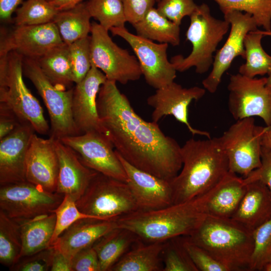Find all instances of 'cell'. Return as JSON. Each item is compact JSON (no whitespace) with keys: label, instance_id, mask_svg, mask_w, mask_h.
I'll use <instances>...</instances> for the list:
<instances>
[{"label":"cell","instance_id":"cell-1","mask_svg":"<svg viewBox=\"0 0 271 271\" xmlns=\"http://www.w3.org/2000/svg\"><path fill=\"white\" fill-rule=\"evenodd\" d=\"M97 108L106 135L125 160L164 179L177 176L182 166L181 147L165 134L157 122L138 114L116 82L107 80L101 85Z\"/></svg>","mask_w":271,"mask_h":271},{"label":"cell","instance_id":"cell-2","mask_svg":"<svg viewBox=\"0 0 271 271\" xmlns=\"http://www.w3.org/2000/svg\"><path fill=\"white\" fill-rule=\"evenodd\" d=\"M213 188L184 202L157 210H137L121 216L115 220L117 227L131 231L140 240L147 243L189 236L207 216L206 204Z\"/></svg>","mask_w":271,"mask_h":271},{"label":"cell","instance_id":"cell-3","mask_svg":"<svg viewBox=\"0 0 271 271\" xmlns=\"http://www.w3.org/2000/svg\"><path fill=\"white\" fill-rule=\"evenodd\" d=\"M182 168L171 180L173 204L191 200L215 187L229 172L219 137L187 140L181 147Z\"/></svg>","mask_w":271,"mask_h":271},{"label":"cell","instance_id":"cell-4","mask_svg":"<svg viewBox=\"0 0 271 271\" xmlns=\"http://www.w3.org/2000/svg\"><path fill=\"white\" fill-rule=\"evenodd\" d=\"M187 236L228 271L249 270L253 248L252 231L232 218L207 215L199 227Z\"/></svg>","mask_w":271,"mask_h":271},{"label":"cell","instance_id":"cell-5","mask_svg":"<svg viewBox=\"0 0 271 271\" xmlns=\"http://www.w3.org/2000/svg\"><path fill=\"white\" fill-rule=\"evenodd\" d=\"M189 17L190 23L186 37L192 44V51L185 57L182 55L173 57L171 62L177 71L182 72L194 67L196 72L201 74L212 66L213 54L230 30V24L225 19L212 16L206 4L198 5Z\"/></svg>","mask_w":271,"mask_h":271},{"label":"cell","instance_id":"cell-6","mask_svg":"<svg viewBox=\"0 0 271 271\" xmlns=\"http://www.w3.org/2000/svg\"><path fill=\"white\" fill-rule=\"evenodd\" d=\"M23 57L15 51L0 56V105L12 110L35 131L50 132L39 101L27 87L23 77Z\"/></svg>","mask_w":271,"mask_h":271},{"label":"cell","instance_id":"cell-7","mask_svg":"<svg viewBox=\"0 0 271 271\" xmlns=\"http://www.w3.org/2000/svg\"><path fill=\"white\" fill-rule=\"evenodd\" d=\"M75 202L82 212L100 220H115L139 210L127 183L98 172Z\"/></svg>","mask_w":271,"mask_h":271},{"label":"cell","instance_id":"cell-8","mask_svg":"<svg viewBox=\"0 0 271 271\" xmlns=\"http://www.w3.org/2000/svg\"><path fill=\"white\" fill-rule=\"evenodd\" d=\"M24 58V73L35 86L49 115V137L60 140L79 134L72 112L73 87L67 90L57 88L42 72L36 59Z\"/></svg>","mask_w":271,"mask_h":271},{"label":"cell","instance_id":"cell-9","mask_svg":"<svg viewBox=\"0 0 271 271\" xmlns=\"http://www.w3.org/2000/svg\"><path fill=\"white\" fill-rule=\"evenodd\" d=\"M90 34L91 65L101 71L107 80L125 84L140 79L143 75L137 58L116 45L108 31L93 22Z\"/></svg>","mask_w":271,"mask_h":271},{"label":"cell","instance_id":"cell-10","mask_svg":"<svg viewBox=\"0 0 271 271\" xmlns=\"http://www.w3.org/2000/svg\"><path fill=\"white\" fill-rule=\"evenodd\" d=\"M262 129L253 117L245 118L236 120L219 137L230 172L245 178L261 166Z\"/></svg>","mask_w":271,"mask_h":271},{"label":"cell","instance_id":"cell-11","mask_svg":"<svg viewBox=\"0 0 271 271\" xmlns=\"http://www.w3.org/2000/svg\"><path fill=\"white\" fill-rule=\"evenodd\" d=\"M64 196L27 181L1 185L0 209L14 219L32 218L53 212Z\"/></svg>","mask_w":271,"mask_h":271},{"label":"cell","instance_id":"cell-12","mask_svg":"<svg viewBox=\"0 0 271 271\" xmlns=\"http://www.w3.org/2000/svg\"><path fill=\"white\" fill-rule=\"evenodd\" d=\"M266 81V77L251 78L239 73L231 75L228 105L236 120L258 116L266 125L271 124V88Z\"/></svg>","mask_w":271,"mask_h":271},{"label":"cell","instance_id":"cell-13","mask_svg":"<svg viewBox=\"0 0 271 271\" xmlns=\"http://www.w3.org/2000/svg\"><path fill=\"white\" fill-rule=\"evenodd\" d=\"M109 31L113 36L124 40L132 48L148 84L157 89L174 81L177 71L168 58L169 44L155 43L131 33L125 27L112 28Z\"/></svg>","mask_w":271,"mask_h":271},{"label":"cell","instance_id":"cell-14","mask_svg":"<svg viewBox=\"0 0 271 271\" xmlns=\"http://www.w3.org/2000/svg\"><path fill=\"white\" fill-rule=\"evenodd\" d=\"M72 149L88 168L108 177L127 182L124 167L114 146L103 133L90 131L60 140Z\"/></svg>","mask_w":271,"mask_h":271},{"label":"cell","instance_id":"cell-15","mask_svg":"<svg viewBox=\"0 0 271 271\" xmlns=\"http://www.w3.org/2000/svg\"><path fill=\"white\" fill-rule=\"evenodd\" d=\"M223 15L230 24L229 34L224 44L216 52L212 70L202 82L203 88L211 93L217 91L224 73L233 60L238 56L245 59V37L250 32L258 29L254 19L249 14L233 10Z\"/></svg>","mask_w":271,"mask_h":271},{"label":"cell","instance_id":"cell-16","mask_svg":"<svg viewBox=\"0 0 271 271\" xmlns=\"http://www.w3.org/2000/svg\"><path fill=\"white\" fill-rule=\"evenodd\" d=\"M1 32L0 56L15 51L24 58L38 59L64 43L53 22L38 25L16 26L9 32Z\"/></svg>","mask_w":271,"mask_h":271},{"label":"cell","instance_id":"cell-17","mask_svg":"<svg viewBox=\"0 0 271 271\" xmlns=\"http://www.w3.org/2000/svg\"><path fill=\"white\" fill-rule=\"evenodd\" d=\"M205 92L204 88H184L175 81L156 89L147 100V104L153 108L152 121L158 122L164 116L172 115L185 124L193 136L199 134L211 138L209 132L194 128L188 118L189 105L192 101L202 98Z\"/></svg>","mask_w":271,"mask_h":271},{"label":"cell","instance_id":"cell-18","mask_svg":"<svg viewBox=\"0 0 271 271\" xmlns=\"http://www.w3.org/2000/svg\"><path fill=\"white\" fill-rule=\"evenodd\" d=\"M106 80L104 73L91 65L86 76L73 87L72 112L79 134L90 131L105 134L98 114L97 98Z\"/></svg>","mask_w":271,"mask_h":271},{"label":"cell","instance_id":"cell-19","mask_svg":"<svg viewBox=\"0 0 271 271\" xmlns=\"http://www.w3.org/2000/svg\"><path fill=\"white\" fill-rule=\"evenodd\" d=\"M116 153L125 170L127 178L126 183L138 210H157L173 204L171 180L138 169L125 160L117 151Z\"/></svg>","mask_w":271,"mask_h":271},{"label":"cell","instance_id":"cell-20","mask_svg":"<svg viewBox=\"0 0 271 271\" xmlns=\"http://www.w3.org/2000/svg\"><path fill=\"white\" fill-rule=\"evenodd\" d=\"M58 173L59 159L55 139H43L34 133L26 156V181L54 193L57 190Z\"/></svg>","mask_w":271,"mask_h":271},{"label":"cell","instance_id":"cell-21","mask_svg":"<svg viewBox=\"0 0 271 271\" xmlns=\"http://www.w3.org/2000/svg\"><path fill=\"white\" fill-rule=\"evenodd\" d=\"M35 130L29 123H23L0 140V184L26 181V159Z\"/></svg>","mask_w":271,"mask_h":271},{"label":"cell","instance_id":"cell-22","mask_svg":"<svg viewBox=\"0 0 271 271\" xmlns=\"http://www.w3.org/2000/svg\"><path fill=\"white\" fill-rule=\"evenodd\" d=\"M55 145L59 159L56 192L76 202L97 172L85 165L77 153L60 140H55Z\"/></svg>","mask_w":271,"mask_h":271},{"label":"cell","instance_id":"cell-23","mask_svg":"<svg viewBox=\"0 0 271 271\" xmlns=\"http://www.w3.org/2000/svg\"><path fill=\"white\" fill-rule=\"evenodd\" d=\"M116 219L78 220L60 235L53 247L72 260L77 252L92 246L99 239L116 228Z\"/></svg>","mask_w":271,"mask_h":271},{"label":"cell","instance_id":"cell-24","mask_svg":"<svg viewBox=\"0 0 271 271\" xmlns=\"http://www.w3.org/2000/svg\"><path fill=\"white\" fill-rule=\"evenodd\" d=\"M246 184L245 193L231 218L253 231L271 219V191L259 180Z\"/></svg>","mask_w":271,"mask_h":271},{"label":"cell","instance_id":"cell-25","mask_svg":"<svg viewBox=\"0 0 271 271\" xmlns=\"http://www.w3.org/2000/svg\"><path fill=\"white\" fill-rule=\"evenodd\" d=\"M243 177L230 171L213 187L206 204L207 215L231 218L237 209L246 190Z\"/></svg>","mask_w":271,"mask_h":271},{"label":"cell","instance_id":"cell-26","mask_svg":"<svg viewBox=\"0 0 271 271\" xmlns=\"http://www.w3.org/2000/svg\"><path fill=\"white\" fill-rule=\"evenodd\" d=\"M15 220L20 224L21 233L22 247L19 259L50 247L56 220L54 212Z\"/></svg>","mask_w":271,"mask_h":271},{"label":"cell","instance_id":"cell-27","mask_svg":"<svg viewBox=\"0 0 271 271\" xmlns=\"http://www.w3.org/2000/svg\"><path fill=\"white\" fill-rule=\"evenodd\" d=\"M129 249L109 271H160L165 242L145 243Z\"/></svg>","mask_w":271,"mask_h":271},{"label":"cell","instance_id":"cell-28","mask_svg":"<svg viewBox=\"0 0 271 271\" xmlns=\"http://www.w3.org/2000/svg\"><path fill=\"white\" fill-rule=\"evenodd\" d=\"M139 240L131 231L117 227L99 239L92 246L97 254L100 271L110 270Z\"/></svg>","mask_w":271,"mask_h":271},{"label":"cell","instance_id":"cell-29","mask_svg":"<svg viewBox=\"0 0 271 271\" xmlns=\"http://www.w3.org/2000/svg\"><path fill=\"white\" fill-rule=\"evenodd\" d=\"M132 26L138 35L146 39L173 46L180 43V26L169 20L154 7Z\"/></svg>","mask_w":271,"mask_h":271},{"label":"cell","instance_id":"cell-30","mask_svg":"<svg viewBox=\"0 0 271 271\" xmlns=\"http://www.w3.org/2000/svg\"><path fill=\"white\" fill-rule=\"evenodd\" d=\"M49 81L61 90L70 89L74 83L68 46L63 43L36 59Z\"/></svg>","mask_w":271,"mask_h":271},{"label":"cell","instance_id":"cell-31","mask_svg":"<svg viewBox=\"0 0 271 271\" xmlns=\"http://www.w3.org/2000/svg\"><path fill=\"white\" fill-rule=\"evenodd\" d=\"M91 18L85 3H81L71 9L59 11L53 22L63 42L68 45L88 36L91 28Z\"/></svg>","mask_w":271,"mask_h":271},{"label":"cell","instance_id":"cell-32","mask_svg":"<svg viewBox=\"0 0 271 271\" xmlns=\"http://www.w3.org/2000/svg\"><path fill=\"white\" fill-rule=\"evenodd\" d=\"M264 37L258 29L250 32L244 41L245 63L240 65L238 73L251 78L267 74L271 68V56L263 49L261 40Z\"/></svg>","mask_w":271,"mask_h":271},{"label":"cell","instance_id":"cell-33","mask_svg":"<svg viewBox=\"0 0 271 271\" xmlns=\"http://www.w3.org/2000/svg\"><path fill=\"white\" fill-rule=\"evenodd\" d=\"M22 243L20 224L0 209V262L12 267L19 259Z\"/></svg>","mask_w":271,"mask_h":271},{"label":"cell","instance_id":"cell-34","mask_svg":"<svg viewBox=\"0 0 271 271\" xmlns=\"http://www.w3.org/2000/svg\"><path fill=\"white\" fill-rule=\"evenodd\" d=\"M85 4L91 18L107 31L125 27L127 21L121 0H89Z\"/></svg>","mask_w":271,"mask_h":271},{"label":"cell","instance_id":"cell-35","mask_svg":"<svg viewBox=\"0 0 271 271\" xmlns=\"http://www.w3.org/2000/svg\"><path fill=\"white\" fill-rule=\"evenodd\" d=\"M223 13L238 11L251 15L257 25L271 30V0H214Z\"/></svg>","mask_w":271,"mask_h":271},{"label":"cell","instance_id":"cell-36","mask_svg":"<svg viewBox=\"0 0 271 271\" xmlns=\"http://www.w3.org/2000/svg\"><path fill=\"white\" fill-rule=\"evenodd\" d=\"M59 11L47 0H26L16 11V26L38 25L53 20Z\"/></svg>","mask_w":271,"mask_h":271},{"label":"cell","instance_id":"cell-37","mask_svg":"<svg viewBox=\"0 0 271 271\" xmlns=\"http://www.w3.org/2000/svg\"><path fill=\"white\" fill-rule=\"evenodd\" d=\"M253 248L249 270H265L271 263V219L252 231Z\"/></svg>","mask_w":271,"mask_h":271},{"label":"cell","instance_id":"cell-38","mask_svg":"<svg viewBox=\"0 0 271 271\" xmlns=\"http://www.w3.org/2000/svg\"><path fill=\"white\" fill-rule=\"evenodd\" d=\"M56 220L50 247H53L60 235L75 221L84 218L97 219L82 212L78 208L75 201L68 195H65L59 206L53 211Z\"/></svg>","mask_w":271,"mask_h":271},{"label":"cell","instance_id":"cell-39","mask_svg":"<svg viewBox=\"0 0 271 271\" xmlns=\"http://www.w3.org/2000/svg\"><path fill=\"white\" fill-rule=\"evenodd\" d=\"M163 271H198L179 237L165 241L162 252Z\"/></svg>","mask_w":271,"mask_h":271},{"label":"cell","instance_id":"cell-40","mask_svg":"<svg viewBox=\"0 0 271 271\" xmlns=\"http://www.w3.org/2000/svg\"><path fill=\"white\" fill-rule=\"evenodd\" d=\"M68 46L73 80L77 84L86 76L91 67L90 37L88 36L79 39Z\"/></svg>","mask_w":271,"mask_h":271},{"label":"cell","instance_id":"cell-41","mask_svg":"<svg viewBox=\"0 0 271 271\" xmlns=\"http://www.w3.org/2000/svg\"><path fill=\"white\" fill-rule=\"evenodd\" d=\"M182 245L198 271H228L203 248L192 242L187 236H179Z\"/></svg>","mask_w":271,"mask_h":271},{"label":"cell","instance_id":"cell-42","mask_svg":"<svg viewBox=\"0 0 271 271\" xmlns=\"http://www.w3.org/2000/svg\"><path fill=\"white\" fill-rule=\"evenodd\" d=\"M197 6L194 0H160L157 9L169 20L180 26L183 19L190 17Z\"/></svg>","mask_w":271,"mask_h":271},{"label":"cell","instance_id":"cell-43","mask_svg":"<svg viewBox=\"0 0 271 271\" xmlns=\"http://www.w3.org/2000/svg\"><path fill=\"white\" fill-rule=\"evenodd\" d=\"M54 247H49L35 254L21 258L10 268L15 271L50 270Z\"/></svg>","mask_w":271,"mask_h":271},{"label":"cell","instance_id":"cell-44","mask_svg":"<svg viewBox=\"0 0 271 271\" xmlns=\"http://www.w3.org/2000/svg\"><path fill=\"white\" fill-rule=\"evenodd\" d=\"M72 271H100L97 252L93 246L77 252L72 259Z\"/></svg>","mask_w":271,"mask_h":271},{"label":"cell","instance_id":"cell-45","mask_svg":"<svg viewBox=\"0 0 271 271\" xmlns=\"http://www.w3.org/2000/svg\"><path fill=\"white\" fill-rule=\"evenodd\" d=\"M127 22L132 25L140 21L156 0H121Z\"/></svg>","mask_w":271,"mask_h":271},{"label":"cell","instance_id":"cell-46","mask_svg":"<svg viewBox=\"0 0 271 271\" xmlns=\"http://www.w3.org/2000/svg\"><path fill=\"white\" fill-rule=\"evenodd\" d=\"M247 184L259 180L264 183L271 191V149L261 148V164L257 169L251 172L247 177L243 178Z\"/></svg>","mask_w":271,"mask_h":271},{"label":"cell","instance_id":"cell-47","mask_svg":"<svg viewBox=\"0 0 271 271\" xmlns=\"http://www.w3.org/2000/svg\"><path fill=\"white\" fill-rule=\"evenodd\" d=\"M17 115L11 109L0 105V140L7 136L22 123Z\"/></svg>","mask_w":271,"mask_h":271},{"label":"cell","instance_id":"cell-48","mask_svg":"<svg viewBox=\"0 0 271 271\" xmlns=\"http://www.w3.org/2000/svg\"><path fill=\"white\" fill-rule=\"evenodd\" d=\"M51 271H72V260L54 247Z\"/></svg>","mask_w":271,"mask_h":271},{"label":"cell","instance_id":"cell-49","mask_svg":"<svg viewBox=\"0 0 271 271\" xmlns=\"http://www.w3.org/2000/svg\"><path fill=\"white\" fill-rule=\"evenodd\" d=\"M23 0H0V18L3 22L11 20L13 14L23 3Z\"/></svg>","mask_w":271,"mask_h":271},{"label":"cell","instance_id":"cell-50","mask_svg":"<svg viewBox=\"0 0 271 271\" xmlns=\"http://www.w3.org/2000/svg\"><path fill=\"white\" fill-rule=\"evenodd\" d=\"M83 0H50V3L58 11H65L74 8Z\"/></svg>","mask_w":271,"mask_h":271},{"label":"cell","instance_id":"cell-51","mask_svg":"<svg viewBox=\"0 0 271 271\" xmlns=\"http://www.w3.org/2000/svg\"><path fill=\"white\" fill-rule=\"evenodd\" d=\"M261 145L262 148L271 149V124L263 127Z\"/></svg>","mask_w":271,"mask_h":271},{"label":"cell","instance_id":"cell-52","mask_svg":"<svg viewBox=\"0 0 271 271\" xmlns=\"http://www.w3.org/2000/svg\"><path fill=\"white\" fill-rule=\"evenodd\" d=\"M268 76L266 77V85L271 88V68L267 74Z\"/></svg>","mask_w":271,"mask_h":271},{"label":"cell","instance_id":"cell-53","mask_svg":"<svg viewBox=\"0 0 271 271\" xmlns=\"http://www.w3.org/2000/svg\"><path fill=\"white\" fill-rule=\"evenodd\" d=\"M258 31L259 33L262 34L263 36H271V30L265 31V30H260L258 29Z\"/></svg>","mask_w":271,"mask_h":271},{"label":"cell","instance_id":"cell-54","mask_svg":"<svg viewBox=\"0 0 271 271\" xmlns=\"http://www.w3.org/2000/svg\"><path fill=\"white\" fill-rule=\"evenodd\" d=\"M264 271H271V263L266 267Z\"/></svg>","mask_w":271,"mask_h":271},{"label":"cell","instance_id":"cell-55","mask_svg":"<svg viewBox=\"0 0 271 271\" xmlns=\"http://www.w3.org/2000/svg\"><path fill=\"white\" fill-rule=\"evenodd\" d=\"M159 1H160V0H156V1L158 2Z\"/></svg>","mask_w":271,"mask_h":271},{"label":"cell","instance_id":"cell-56","mask_svg":"<svg viewBox=\"0 0 271 271\" xmlns=\"http://www.w3.org/2000/svg\"><path fill=\"white\" fill-rule=\"evenodd\" d=\"M47 1H50V0H47Z\"/></svg>","mask_w":271,"mask_h":271}]
</instances>
